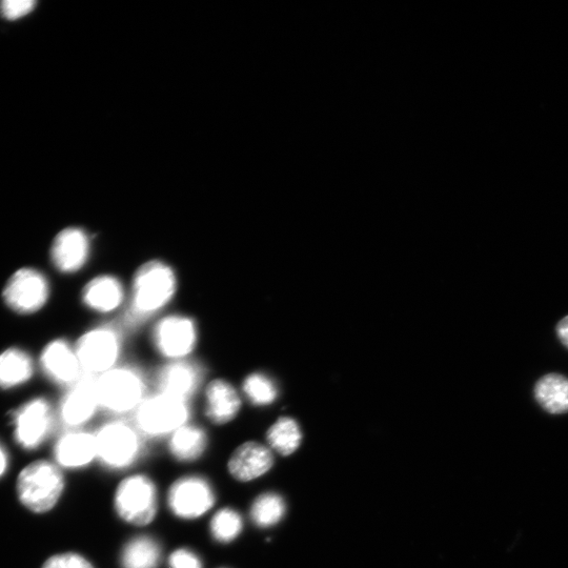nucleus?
I'll return each instance as SVG.
<instances>
[{
    "instance_id": "1",
    "label": "nucleus",
    "mask_w": 568,
    "mask_h": 568,
    "mask_svg": "<svg viewBox=\"0 0 568 568\" xmlns=\"http://www.w3.org/2000/svg\"><path fill=\"white\" fill-rule=\"evenodd\" d=\"M173 270L160 261L142 266L134 279L129 321L138 323L165 308L176 292Z\"/></svg>"
},
{
    "instance_id": "2",
    "label": "nucleus",
    "mask_w": 568,
    "mask_h": 568,
    "mask_svg": "<svg viewBox=\"0 0 568 568\" xmlns=\"http://www.w3.org/2000/svg\"><path fill=\"white\" fill-rule=\"evenodd\" d=\"M65 481L56 465L37 461L27 466L17 480L20 501L35 513H46L53 509L62 496Z\"/></svg>"
},
{
    "instance_id": "3",
    "label": "nucleus",
    "mask_w": 568,
    "mask_h": 568,
    "mask_svg": "<svg viewBox=\"0 0 568 568\" xmlns=\"http://www.w3.org/2000/svg\"><path fill=\"white\" fill-rule=\"evenodd\" d=\"M157 489L144 475H134L121 481L115 493V510L125 522L146 526L156 517Z\"/></svg>"
},
{
    "instance_id": "4",
    "label": "nucleus",
    "mask_w": 568,
    "mask_h": 568,
    "mask_svg": "<svg viewBox=\"0 0 568 568\" xmlns=\"http://www.w3.org/2000/svg\"><path fill=\"white\" fill-rule=\"evenodd\" d=\"M100 407L113 413L137 409L145 400V383L131 368H114L97 378Z\"/></svg>"
},
{
    "instance_id": "5",
    "label": "nucleus",
    "mask_w": 568,
    "mask_h": 568,
    "mask_svg": "<svg viewBox=\"0 0 568 568\" xmlns=\"http://www.w3.org/2000/svg\"><path fill=\"white\" fill-rule=\"evenodd\" d=\"M189 416L186 401L159 393L140 403L135 418L142 433L159 437L176 432L187 424Z\"/></svg>"
},
{
    "instance_id": "6",
    "label": "nucleus",
    "mask_w": 568,
    "mask_h": 568,
    "mask_svg": "<svg viewBox=\"0 0 568 568\" xmlns=\"http://www.w3.org/2000/svg\"><path fill=\"white\" fill-rule=\"evenodd\" d=\"M97 458L113 470L126 469L140 452V440L135 430L124 422H111L95 435Z\"/></svg>"
},
{
    "instance_id": "7",
    "label": "nucleus",
    "mask_w": 568,
    "mask_h": 568,
    "mask_svg": "<svg viewBox=\"0 0 568 568\" xmlns=\"http://www.w3.org/2000/svg\"><path fill=\"white\" fill-rule=\"evenodd\" d=\"M75 351L84 374L96 377L114 369L120 339L112 328L94 329L79 339Z\"/></svg>"
},
{
    "instance_id": "8",
    "label": "nucleus",
    "mask_w": 568,
    "mask_h": 568,
    "mask_svg": "<svg viewBox=\"0 0 568 568\" xmlns=\"http://www.w3.org/2000/svg\"><path fill=\"white\" fill-rule=\"evenodd\" d=\"M216 497L210 482L199 476L178 479L171 486L168 503L171 512L180 519L193 520L207 514Z\"/></svg>"
},
{
    "instance_id": "9",
    "label": "nucleus",
    "mask_w": 568,
    "mask_h": 568,
    "mask_svg": "<svg viewBox=\"0 0 568 568\" xmlns=\"http://www.w3.org/2000/svg\"><path fill=\"white\" fill-rule=\"evenodd\" d=\"M4 297L13 311L34 313L45 306L49 284L45 276L35 270H19L8 281Z\"/></svg>"
},
{
    "instance_id": "10",
    "label": "nucleus",
    "mask_w": 568,
    "mask_h": 568,
    "mask_svg": "<svg viewBox=\"0 0 568 568\" xmlns=\"http://www.w3.org/2000/svg\"><path fill=\"white\" fill-rule=\"evenodd\" d=\"M153 338L156 349L162 356L179 360L194 350L197 329L189 317L169 316L157 323Z\"/></svg>"
},
{
    "instance_id": "11",
    "label": "nucleus",
    "mask_w": 568,
    "mask_h": 568,
    "mask_svg": "<svg viewBox=\"0 0 568 568\" xmlns=\"http://www.w3.org/2000/svg\"><path fill=\"white\" fill-rule=\"evenodd\" d=\"M52 413L45 399H35L24 405L15 415V436L24 448L34 449L51 430Z\"/></svg>"
},
{
    "instance_id": "12",
    "label": "nucleus",
    "mask_w": 568,
    "mask_h": 568,
    "mask_svg": "<svg viewBox=\"0 0 568 568\" xmlns=\"http://www.w3.org/2000/svg\"><path fill=\"white\" fill-rule=\"evenodd\" d=\"M100 407L97 378L84 374L71 388L60 405V416L69 426L89 421Z\"/></svg>"
},
{
    "instance_id": "13",
    "label": "nucleus",
    "mask_w": 568,
    "mask_h": 568,
    "mask_svg": "<svg viewBox=\"0 0 568 568\" xmlns=\"http://www.w3.org/2000/svg\"><path fill=\"white\" fill-rule=\"evenodd\" d=\"M89 254V237L83 230L76 228L60 232L53 242L51 251L55 267L64 273H74L83 268Z\"/></svg>"
},
{
    "instance_id": "14",
    "label": "nucleus",
    "mask_w": 568,
    "mask_h": 568,
    "mask_svg": "<svg viewBox=\"0 0 568 568\" xmlns=\"http://www.w3.org/2000/svg\"><path fill=\"white\" fill-rule=\"evenodd\" d=\"M274 465L272 451L257 442L239 446L229 461V471L238 481L249 482L266 475Z\"/></svg>"
},
{
    "instance_id": "15",
    "label": "nucleus",
    "mask_w": 568,
    "mask_h": 568,
    "mask_svg": "<svg viewBox=\"0 0 568 568\" xmlns=\"http://www.w3.org/2000/svg\"><path fill=\"white\" fill-rule=\"evenodd\" d=\"M201 372L197 365L177 360L162 368L157 375L160 394L186 401L197 391Z\"/></svg>"
},
{
    "instance_id": "16",
    "label": "nucleus",
    "mask_w": 568,
    "mask_h": 568,
    "mask_svg": "<svg viewBox=\"0 0 568 568\" xmlns=\"http://www.w3.org/2000/svg\"><path fill=\"white\" fill-rule=\"evenodd\" d=\"M42 365L48 377L58 384L73 385L84 376L76 351L64 340L49 344L42 355Z\"/></svg>"
},
{
    "instance_id": "17",
    "label": "nucleus",
    "mask_w": 568,
    "mask_h": 568,
    "mask_svg": "<svg viewBox=\"0 0 568 568\" xmlns=\"http://www.w3.org/2000/svg\"><path fill=\"white\" fill-rule=\"evenodd\" d=\"M56 460L66 468H83L97 458L95 435L74 432L62 437L55 448Z\"/></svg>"
},
{
    "instance_id": "18",
    "label": "nucleus",
    "mask_w": 568,
    "mask_h": 568,
    "mask_svg": "<svg viewBox=\"0 0 568 568\" xmlns=\"http://www.w3.org/2000/svg\"><path fill=\"white\" fill-rule=\"evenodd\" d=\"M208 418L215 424L232 421L240 411L241 401L232 384L225 380H214L207 389Z\"/></svg>"
},
{
    "instance_id": "19",
    "label": "nucleus",
    "mask_w": 568,
    "mask_h": 568,
    "mask_svg": "<svg viewBox=\"0 0 568 568\" xmlns=\"http://www.w3.org/2000/svg\"><path fill=\"white\" fill-rule=\"evenodd\" d=\"M84 302L96 312L116 310L124 300L123 284L113 276H99L88 283L83 293Z\"/></svg>"
},
{
    "instance_id": "20",
    "label": "nucleus",
    "mask_w": 568,
    "mask_h": 568,
    "mask_svg": "<svg viewBox=\"0 0 568 568\" xmlns=\"http://www.w3.org/2000/svg\"><path fill=\"white\" fill-rule=\"evenodd\" d=\"M535 398L547 413H568V378L559 374L542 377L536 384Z\"/></svg>"
},
{
    "instance_id": "21",
    "label": "nucleus",
    "mask_w": 568,
    "mask_h": 568,
    "mask_svg": "<svg viewBox=\"0 0 568 568\" xmlns=\"http://www.w3.org/2000/svg\"><path fill=\"white\" fill-rule=\"evenodd\" d=\"M208 437L204 430L194 425L181 426L172 434L169 448L180 462H193L207 450Z\"/></svg>"
},
{
    "instance_id": "22",
    "label": "nucleus",
    "mask_w": 568,
    "mask_h": 568,
    "mask_svg": "<svg viewBox=\"0 0 568 568\" xmlns=\"http://www.w3.org/2000/svg\"><path fill=\"white\" fill-rule=\"evenodd\" d=\"M160 557L158 542L151 537L140 536L125 546L121 554V565L124 568H156Z\"/></svg>"
},
{
    "instance_id": "23",
    "label": "nucleus",
    "mask_w": 568,
    "mask_h": 568,
    "mask_svg": "<svg viewBox=\"0 0 568 568\" xmlns=\"http://www.w3.org/2000/svg\"><path fill=\"white\" fill-rule=\"evenodd\" d=\"M32 373V360L23 351L11 349L0 355V387H17L29 380Z\"/></svg>"
},
{
    "instance_id": "24",
    "label": "nucleus",
    "mask_w": 568,
    "mask_h": 568,
    "mask_svg": "<svg viewBox=\"0 0 568 568\" xmlns=\"http://www.w3.org/2000/svg\"><path fill=\"white\" fill-rule=\"evenodd\" d=\"M271 449L283 456L295 453L302 440L298 423L289 417L278 419L267 433Z\"/></svg>"
},
{
    "instance_id": "25",
    "label": "nucleus",
    "mask_w": 568,
    "mask_h": 568,
    "mask_svg": "<svg viewBox=\"0 0 568 568\" xmlns=\"http://www.w3.org/2000/svg\"><path fill=\"white\" fill-rule=\"evenodd\" d=\"M286 511L287 505L281 496L275 493L262 494L252 504L251 519L261 529H268L278 524Z\"/></svg>"
},
{
    "instance_id": "26",
    "label": "nucleus",
    "mask_w": 568,
    "mask_h": 568,
    "mask_svg": "<svg viewBox=\"0 0 568 568\" xmlns=\"http://www.w3.org/2000/svg\"><path fill=\"white\" fill-rule=\"evenodd\" d=\"M243 529L241 515L232 509H223L212 518L210 530L213 538L220 543H230L238 538Z\"/></svg>"
},
{
    "instance_id": "27",
    "label": "nucleus",
    "mask_w": 568,
    "mask_h": 568,
    "mask_svg": "<svg viewBox=\"0 0 568 568\" xmlns=\"http://www.w3.org/2000/svg\"><path fill=\"white\" fill-rule=\"evenodd\" d=\"M243 392L255 405L272 404L278 397L275 382L265 374L254 373L243 383Z\"/></svg>"
},
{
    "instance_id": "28",
    "label": "nucleus",
    "mask_w": 568,
    "mask_h": 568,
    "mask_svg": "<svg viewBox=\"0 0 568 568\" xmlns=\"http://www.w3.org/2000/svg\"><path fill=\"white\" fill-rule=\"evenodd\" d=\"M43 568H95L85 557L74 553L60 554L51 557Z\"/></svg>"
},
{
    "instance_id": "29",
    "label": "nucleus",
    "mask_w": 568,
    "mask_h": 568,
    "mask_svg": "<svg viewBox=\"0 0 568 568\" xmlns=\"http://www.w3.org/2000/svg\"><path fill=\"white\" fill-rule=\"evenodd\" d=\"M35 6L34 0H4L0 4V13L9 20H15L28 15Z\"/></svg>"
},
{
    "instance_id": "30",
    "label": "nucleus",
    "mask_w": 568,
    "mask_h": 568,
    "mask_svg": "<svg viewBox=\"0 0 568 568\" xmlns=\"http://www.w3.org/2000/svg\"><path fill=\"white\" fill-rule=\"evenodd\" d=\"M169 564L171 568H202L200 558L186 549L175 551L170 557Z\"/></svg>"
},
{
    "instance_id": "31",
    "label": "nucleus",
    "mask_w": 568,
    "mask_h": 568,
    "mask_svg": "<svg viewBox=\"0 0 568 568\" xmlns=\"http://www.w3.org/2000/svg\"><path fill=\"white\" fill-rule=\"evenodd\" d=\"M557 334L563 346L568 349V316L558 323Z\"/></svg>"
},
{
    "instance_id": "32",
    "label": "nucleus",
    "mask_w": 568,
    "mask_h": 568,
    "mask_svg": "<svg viewBox=\"0 0 568 568\" xmlns=\"http://www.w3.org/2000/svg\"><path fill=\"white\" fill-rule=\"evenodd\" d=\"M7 468V456L2 448H0V476H2Z\"/></svg>"
}]
</instances>
